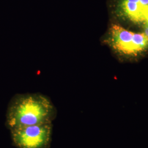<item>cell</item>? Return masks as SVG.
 Here are the masks:
<instances>
[{
  "instance_id": "cell-1",
  "label": "cell",
  "mask_w": 148,
  "mask_h": 148,
  "mask_svg": "<svg viewBox=\"0 0 148 148\" xmlns=\"http://www.w3.org/2000/svg\"><path fill=\"white\" fill-rule=\"evenodd\" d=\"M57 110L47 96L40 93L16 94L10 101L5 114V127L10 131L21 127L51 123Z\"/></svg>"
},
{
  "instance_id": "cell-2",
  "label": "cell",
  "mask_w": 148,
  "mask_h": 148,
  "mask_svg": "<svg viewBox=\"0 0 148 148\" xmlns=\"http://www.w3.org/2000/svg\"><path fill=\"white\" fill-rule=\"evenodd\" d=\"M114 51L122 55L136 56L148 49V35L128 30L113 24L109 29L104 40Z\"/></svg>"
},
{
  "instance_id": "cell-3",
  "label": "cell",
  "mask_w": 148,
  "mask_h": 148,
  "mask_svg": "<svg viewBox=\"0 0 148 148\" xmlns=\"http://www.w3.org/2000/svg\"><path fill=\"white\" fill-rule=\"evenodd\" d=\"M13 144L17 148H49L51 145L53 123H44L21 127L10 131Z\"/></svg>"
},
{
  "instance_id": "cell-4",
  "label": "cell",
  "mask_w": 148,
  "mask_h": 148,
  "mask_svg": "<svg viewBox=\"0 0 148 148\" xmlns=\"http://www.w3.org/2000/svg\"><path fill=\"white\" fill-rule=\"evenodd\" d=\"M114 11L125 21L143 27L148 19V0H115Z\"/></svg>"
}]
</instances>
